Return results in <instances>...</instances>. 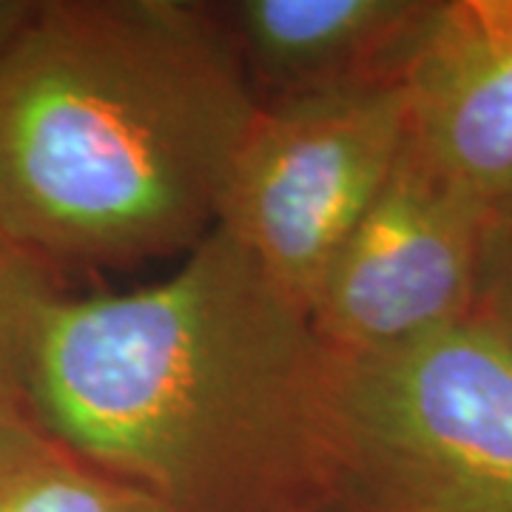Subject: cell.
Returning a JSON list of instances; mask_svg holds the SVG:
<instances>
[{
    "mask_svg": "<svg viewBox=\"0 0 512 512\" xmlns=\"http://www.w3.org/2000/svg\"><path fill=\"white\" fill-rule=\"evenodd\" d=\"M333 365L311 313L214 228L148 288L52 299L23 402L57 447L165 512L316 504Z\"/></svg>",
    "mask_w": 512,
    "mask_h": 512,
    "instance_id": "obj_1",
    "label": "cell"
},
{
    "mask_svg": "<svg viewBox=\"0 0 512 512\" xmlns=\"http://www.w3.org/2000/svg\"><path fill=\"white\" fill-rule=\"evenodd\" d=\"M256 109L214 3L40 0L0 60V237L52 271L188 254Z\"/></svg>",
    "mask_w": 512,
    "mask_h": 512,
    "instance_id": "obj_2",
    "label": "cell"
},
{
    "mask_svg": "<svg viewBox=\"0 0 512 512\" xmlns=\"http://www.w3.org/2000/svg\"><path fill=\"white\" fill-rule=\"evenodd\" d=\"M316 504L512 512V339L473 313L399 348L336 353Z\"/></svg>",
    "mask_w": 512,
    "mask_h": 512,
    "instance_id": "obj_3",
    "label": "cell"
},
{
    "mask_svg": "<svg viewBox=\"0 0 512 512\" xmlns=\"http://www.w3.org/2000/svg\"><path fill=\"white\" fill-rule=\"evenodd\" d=\"M404 143L399 80L265 100L234 157L217 228L311 311Z\"/></svg>",
    "mask_w": 512,
    "mask_h": 512,
    "instance_id": "obj_4",
    "label": "cell"
},
{
    "mask_svg": "<svg viewBox=\"0 0 512 512\" xmlns=\"http://www.w3.org/2000/svg\"><path fill=\"white\" fill-rule=\"evenodd\" d=\"M490 205L407 137L379 197L336 254L311 319L336 353L399 348L473 316Z\"/></svg>",
    "mask_w": 512,
    "mask_h": 512,
    "instance_id": "obj_5",
    "label": "cell"
},
{
    "mask_svg": "<svg viewBox=\"0 0 512 512\" xmlns=\"http://www.w3.org/2000/svg\"><path fill=\"white\" fill-rule=\"evenodd\" d=\"M396 80L421 157L490 208L504 200L512 191V0H427Z\"/></svg>",
    "mask_w": 512,
    "mask_h": 512,
    "instance_id": "obj_6",
    "label": "cell"
},
{
    "mask_svg": "<svg viewBox=\"0 0 512 512\" xmlns=\"http://www.w3.org/2000/svg\"><path fill=\"white\" fill-rule=\"evenodd\" d=\"M427 0L214 3L256 100L396 80Z\"/></svg>",
    "mask_w": 512,
    "mask_h": 512,
    "instance_id": "obj_7",
    "label": "cell"
},
{
    "mask_svg": "<svg viewBox=\"0 0 512 512\" xmlns=\"http://www.w3.org/2000/svg\"><path fill=\"white\" fill-rule=\"evenodd\" d=\"M57 296V271L0 237V399L26 404L32 342L40 316Z\"/></svg>",
    "mask_w": 512,
    "mask_h": 512,
    "instance_id": "obj_8",
    "label": "cell"
},
{
    "mask_svg": "<svg viewBox=\"0 0 512 512\" xmlns=\"http://www.w3.org/2000/svg\"><path fill=\"white\" fill-rule=\"evenodd\" d=\"M0 512H165L146 493L80 464L63 447L0 501Z\"/></svg>",
    "mask_w": 512,
    "mask_h": 512,
    "instance_id": "obj_9",
    "label": "cell"
},
{
    "mask_svg": "<svg viewBox=\"0 0 512 512\" xmlns=\"http://www.w3.org/2000/svg\"><path fill=\"white\" fill-rule=\"evenodd\" d=\"M473 313L512 339V191L490 208Z\"/></svg>",
    "mask_w": 512,
    "mask_h": 512,
    "instance_id": "obj_10",
    "label": "cell"
},
{
    "mask_svg": "<svg viewBox=\"0 0 512 512\" xmlns=\"http://www.w3.org/2000/svg\"><path fill=\"white\" fill-rule=\"evenodd\" d=\"M57 450L60 447L37 427L26 404L0 399V501Z\"/></svg>",
    "mask_w": 512,
    "mask_h": 512,
    "instance_id": "obj_11",
    "label": "cell"
},
{
    "mask_svg": "<svg viewBox=\"0 0 512 512\" xmlns=\"http://www.w3.org/2000/svg\"><path fill=\"white\" fill-rule=\"evenodd\" d=\"M40 0H0V60L12 52L18 37L37 15Z\"/></svg>",
    "mask_w": 512,
    "mask_h": 512,
    "instance_id": "obj_12",
    "label": "cell"
}]
</instances>
